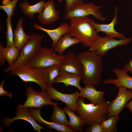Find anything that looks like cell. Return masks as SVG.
Wrapping results in <instances>:
<instances>
[{"label":"cell","instance_id":"6da1fadb","mask_svg":"<svg viewBox=\"0 0 132 132\" xmlns=\"http://www.w3.org/2000/svg\"><path fill=\"white\" fill-rule=\"evenodd\" d=\"M77 57L84 67L82 77L83 84L96 86L99 85L103 68L102 57L89 50L79 53Z\"/></svg>","mask_w":132,"mask_h":132},{"label":"cell","instance_id":"7a4b0ae2","mask_svg":"<svg viewBox=\"0 0 132 132\" xmlns=\"http://www.w3.org/2000/svg\"><path fill=\"white\" fill-rule=\"evenodd\" d=\"M87 16L71 19L68 32L70 35L78 40L83 46L90 47L99 36Z\"/></svg>","mask_w":132,"mask_h":132},{"label":"cell","instance_id":"3957f363","mask_svg":"<svg viewBox=\"0 0 132 132\" xmlns=\"http://www.w3.org/2000/svg\"><path fill=\"white\" fill-rule=\"evenodd\" d=\"M84 98H78L77 101L78 114L83 119L85 124L90 126L107 119V111L110 103L104 98L98 105L85 103Z\"/></svg>","mask_w":132,"mask_h":132},{"label":"cell","instance_id":"277c9868","mask_svg":"<svg viewBox=\"0 0 132 132\" xmlns=\"http://www.w3.org/2000/svg\"><path fill=\"white\" fill-rule=\"evenodd\" d=\"M29 35V39L20 50L18 58L12 65L3 70L4 73L10 72L11 75L18 67L28 64L41 47L44 35L34 34Z\"/></svg>","mask_w":132,"mask_h":132},{"label":"cell","instance_id":"5b68a950","mask_svg":"<svg viewBox=\"0 0 132 132\" xmlns=\"http://www.w3.org/2000/svg\"><path fill=\"white\" fill-rule=\"evenodd\" d=\"M65 59V55H57L52 47H41L27 65L38 68L59 66Z\"/></svg>","mask_w":132,"mask_h":132},{"label":"cell","instance_id":"8992f818","mask_svg":"<svg viewBox=\"0 0 132 132\" xmlns=\"http://www.w3.org/2000/svg\"><path fill=\"white\" fill-rule=\"evenodd\" d=\"M132 39L130 37L118 40L115 38L99 36L89 50L102 57L111 49L129 44Z\"/></svg>","mask_w":132,"mask_h":132},{"label":"cell","instance_id":"52a82bcc","mask_svg":"<svg viewBox=\"0 0 132 132\" xmlns=\"http://www.w3.org/2000/svg\"><path fill=\"white\" fill-rule=\"evenodd\" d=\"M11 75L18 76L24 82L35 83L41 87L42 90H45L48 87L44 78L39 69L28 65L18 67Z\"/></svg>","mask_w":132,"mask_h":132},{"label":"cell","instance_id":"ba28073f","mask_svg":"<svg viewBox=\"0 0 132 132\" xmlns=\"http://www.w3.org/2000/svg\"><path fill=\"white\" fill-rule=\"evenodd\" d=\"M25 95L26 100L23 105L19 104L17 105L16 109L22 107L40 108L45 105L53 106L58 104L57 103L52 102L48 98L45 90L36 91L31 86L27 87Z\"/></svg>","mask_w":132,"mask_h":132},{"label":"cell","instance_id":"9c48e42d","mask_svg":"<svg viewBox=\"0 0 132 132\" xmlns=\"http://www.w3.org/2000/svg\"><path fill=\"white\" fill-rule=\"evenodd\" d=\"M102 7L101 5H96L92 3H83L75 6L69 11L66 12L64 16L66 19L70 20L74 18L83 17L91 15L98 20L104 21L105 18L99 10Z\"/></svg>","mask_w":132,"mask_h":132},{"label":"cell","instance_id":"30bf717a","mask_svg":"<svg viewBox=\"0 0 132 132\" xmlns=\"http://www.w3.org/2000/svg\"><path fill=\"white\" fill-rule=\"evenodd\" d=\"M118 88L117 97L109 105L107 113L108 119L113 116L118 115L126 107L128 102L132 99V89H127L123 87Z\"/></svg>","mask_w":132,"mask_h":132},{"label":"cell","instance_id":"8fae6325","mask_svg":"<svg viewBox=\"0 0 132 132\" xmlns=\"http://www.w3.org/2000/svg\"><path fill=\"white\" fill-rule=\"evenodd\" d=\"M45 91L49 99L62 101L75 112H77V101L79 97L80 93L78 91H76L71 94H64L58 91L52 86L48 87Z\"/></svg>","mask_w":132,"mask_h":132},{"label":"cell","instance_id":"7c38bea8","mask_svg":"<svg viewBox=\"0 0 132 132\" xmlns=\"http://www.w3.org/2000/svg\"><path fill=\"white\" fill-rule=\"evenodd\" d=\"M15 113L16 116L13 118H11L8 117L3 118L1 122V124H4L6 127H8L14 121L18 120H23L30 123L33 127L34 131L41 132V130L43 129L49 132L37 123L32 116L28 108L22 107L16 109Z\"/></svg>","mask_w":132,"mask_h":132},{"label":"cell","instance_id":"4fadbf2b","mask_svg":"<svg viewBox=\"0 0 132 132\" xmlns=\"http://www.w3.org/2000/svg\"><path fill=\"white\" fill-rule=\"evenodd\" d=\"M118 10V7L114 8V17L112 21L109 24H98L95 22L93 20L91 19L90 22L97 33L99 32H103L106 34V36L110 38L116 37L120 39L126 38L124 34L117 32L114 28L115 26L117 23L118 20L117 16Z\"/></svg>","mask_w":132,"mask_h":132},{"label":"cell","instance_id":"5bb4252c","mask_svg":"<svg viewBox=\"0 0 132 132\" xmlns=\"http://www.w3.org/2000/svg\"><path fill=\"white\" fill-rule=\"evenodd\" d=\"M65 56V60L59 65L60 70L82 77L84 73V67L77 58V55L73 52H68Z\"/></svg>","mask_w":132,"mask_h":132},{"label":"cell","instance_id":"9a60e30c","mask_svg":"<svg viewBox=\"0 0 132 132\" xmlns=\"http://www.w3.org/2000/svg\"><path fill=\"white\" fill-rule=\"evenodd\" d=\"M38 14L39 22L43 25L51 24L59 19V12L55 7L53 0L45 2L43 10Z\"/></svg>","mask_w":132,"mask_h":132},{"label":"cell","instance_id":"2e32d148","mask_svg":"<svg viewBox=\"0 0 132 132\" xmlns=\"http://www.w3.org/2000/svg\"><path fill=\"white\" fill-rule=\"evenodd\" d=\"M113 71L117 78H110L103 80V84L111 83L118 88L123 87L129 89H132V77L129 76L123 68H113Z\"/></svg>","mask_w":132,"mask_h":132},{"label":"cell","instance_id":"e0dca14e","mask_svg":"<svg viewBox=\"0 0 132 132\" xmlns=\"http://www.w3.org/2000/svg\"><path fill=\"white\" fill-rule=\"evenodd\" d=\"M69 24L66 22L61 24L57 28L54 29H46L42 27L37 23L33 25L34 28L43 31L47 33L52 41V46L53 48L62 36L68 33Z\"/></svg>","mask_w":132,"mask_h":132},{"label":"cell","instance_id":"ac0fdd59","mask_svg":"<svg viewBox=\"0 0 132 132\" xmlns=\"http://www.w3.org/2000/svg\"><path fill=\"white\" fill-rule=\"evenodd\" d=\"M105 92V91L97 90L94 85H87L80 90L79 97L87 98L90 101L91 103L97 105L104 99Z\"/></svg>","mask_w":132,"mask_h":132},{"label":"cell","instance_id":"d6986e66","mask_svg":"<svg viewBox=\"0 0 132 132\" xmlns=\"http://www.w3.org/2000/svg\"><path fill=\"white\" fill-rule=\"evenodd\" d=\"M29 110L35 120L41 123L45 124L48 128L56 130L60 132H74L73 130L69 126L61 125L53 122H49L43 119L41 115V111L40 108L35 109L32 108H29Z\"/></svg>","mask_w":132,"mask_h":132},{"label":"cell","instance_id":"ffe728a7","mask_svg":"<svg viewBox=\"0 0 132 132\" xmlns=\"http://www.w3.org/2000/svg\"><path fill=\"white\" fill-rule=\"evenodd\" d=\"M81 76L60 70L59 76L54 80V83H63L65 87L69 85L74 86L80 90L82 88L80 84Z\"/></svg>","mask_w":132,"mask_h":132},{"label":"cell","instance_id":"44dd1931","mask_svg":"<svg viewBox=\"0 0 132 132\" xmlns=\"http://www.w3.org/2000/svg\"><path fill=\"white\" fill-rule=\"evenodd\" d=\"M23 20L21 18L19 20L16 28L13 31L14 41L15 46L20 50L30 38L29 35L24 31L23 26Z\"/></svg>","mask_w":132,"mask_h":132},{"label":"cell","instance_id":"7402d4cb","mask_svg":"<svg viewBox=\"0 0 132 132\" xmlns=\"http://www.w3.org/2000/svg\"><path fill=\"white\" fill-rule=\"evenodd\" d=\"M64 110L69 118L68 126L74 132H83V128L85 123L82 118L76 115L75 112L66 105Z\"/></svg>","mask_w":132,"mask_h":132},{"label":"cell","instance_id":"603a6c76","mask_svg":"<svg viewBox=\"0 0 132 132\" xmlns=\"http://www.w3.org/2000/svg\"><path fill=\"white\" fill-rule=\"evenodd\" d=\"M81 42L78 40L72 38L67 33L61 37L53 48L58 55H62L64 51L67 48Z\"/></svg>","mask_w":132,"mask_h":132},{"label":"cell","instance_id":"cb8c5ba5","mask_svg":"<svg viewBox=\"0 0 132 132\" xmlns=\"http://www.w3.org/2000/svg\"><path fill=\"white\" fill-rule=\"evenodd\" d=\"M45 4L44 1L41 0L35 4L31 5L26 1L20 3L19 6L26 17L29 16L32 18L35 14L38 13L43 10Z\"/></svg>","mask_w":132,"mask_h":132},{"label":"cell","instance_id":"d4e9b609","mask_svg":"<svg viewBox=\"0 0 132 132\" xmlns=\"http://www.w3.org/2000/svg\"><path fill=\"white\" fill-rule=\"evenodd\" d=\"M38 69L44 77L48 87L52 86L55 79L59 75V66L55 65Z\"/></svg>","mask_w":132,"mask_h":132},{"label":"cell","instance_id":"484cf974","mask_svg":"<svg viewBox=\"0 0 132 132\" xmlns=\"http://www.w3.org/2000/svg\"><path fill=\"white\" fill-rule=\"evenodd\" d=\"M53 106V112L50 117L52 121L61 125L68 126L69 121L67 119L64 110L60 108L58 104Z\"/></svg>","mask_w":132,"mask_h":132},{"label":"cell","instance_id":"4316f807","mask_svg":"<svg viewBox=\"0 0 132 132\" xmlns=\"http://www.w3.org/2000/svg\"><path fill=\"white\" fill-rule=\"evenodd\" d=\"M20 50L15 45L4 47L3 53L4 57L8 64L9 66L12 65L18 58Z\"/></svg>","mask_w":132,"mask_h":132},{"label":"cell","instance_id":"83f0119b","mask_svg":"<svg viewBox=\"0 0 132 132\" xmlns=\"http://www.w3.org/2000/svg\"><path fill=\"white\" fill-rule=\"evenodd\" d=\"M119 120L118 115L113 116L107 120L101 121L100 123L105 132H117L116 124Z\"/></svg>","mask_w":132,"mask_h":132},{"label":"cell","instance_id":"f1b7e54d","mask_svg":"<svg viewBox=\"0 0 132 132\" xmlns=\"http://www.w3.org/2000/svg\"><path fill=\"white\" fill-rule=\"evenodd\" d=\"M11 18L7 17L6 19V38L7 40L6 46L11 47L15 45L14 41V33L12 29Z\"/></svg>","mask_w":132,"mask_h":132},{"label":"cell","instance_id":"f546056e","mask_svg":"<svg viewBox=\"0 0 132 132\" xmlns=\"http://www.w3.org/2000/svg\"><path fill=\"white\" fill-rule=\"evenodd\" d=\"M19 0H12L7 4L0 5V9L5 12L7 17H11L14 15L16 6Z\"/></svg>","mask_w":132,"mask_h":132},{"label":"cell","instance_id":"4dcf8cb0","mask_svg":"<svg viewBox=\"0 0 132 132\" xmlns=\"http://www.w3.org/2000/svg\"><path fill=\"white\" fill-rule=\"evenodd\" d=\"M66 12L70 11L75 6L83 3L84 0H65Z\"/></svg>","mask_w":132,"mask_h":132},{"label":"cell","instance_id":"1f68e13d","mask_svg":"<svg viewBox=\"0 0 132 132\" xmlns=\"http://www.w3.org/2000/svg\"><path fill=\"white\" fill-rule=\"evenodd\" d=\"M85 131L86 132H105L102 128L100 122L94 123L87 128Z\"/></svg>","mask_w":132,"mask_h":132},{"label":"cell","instance_id":"d6a6232c","mask_svg":"<svg viewBox=\"0 0 132 132\" xmlns=\"http://www.w3.org/2000/svg\"><path fill=\"white\" fill-rule=\"evenodd\" d=\"M4 83V81L2 80L0 84V96L12 97V95L11 93L6 91L4 89L3 86Z\"/></svg>","mask_w":132,"mask_h":132},{"label":"cell","instance_id":"836d02e7","mask_svg":"<svg viewBox=\"0 0 132 132\" xmlns=\"http://www.w3.org/2000/svg\"><path fill=\"white\" fill-rule=\"evenodd\" d=\"M4 47L0 44V66H1L5 64L6 60L3 55V50Z\"/></svg>","mask_w":132,"mask_h":132},{"label":"cell","instance_id":"e575fe53","mask_svg":"<svg viewBox=\"0 0 132 132\" xmlns=\"http://www.w3.org/2000/svg\"><path fill=\"white\" fill-rule=\"evenodd\" d=\"M123 68L127 72L129 71L132 73V60L129 59V63L124 65Z\"/></svg>","mask_w":132,"mask_h":132},{"label":"cell","instance_id":"d590c367","mask_svg":"<svg viewBox=\"0 0 132 132\" xmlns=\"http://www.w3.org/2000/svg\"><path fill=\"white\" fill-rule=\"evenodd\" d=\"M126 107L129 109L132 114V99L131 101L128 104H127Z\"/></svg>","mask_w":132,"mask_h":132},{"label":"cell","instance_id":"8d00e7d4","mask_svg":"<svg viewBox=\"0 0 132 132\" xmlns=\"http://www.w3.org/2000/svg\"><path fill=\"white\" fill-rule=\"evenodd\" d=\"M11 1L10 0H2V3L3 5H4L10 3Z\"/></svg>","mask_w":132,"mask_h":132},{"label":"cell","instance_id":"74e56055","mask_svg":"<svg viewBox=\"0 0 132 132\" xmlns=\"http://www.w3.org/2000/svg\"><path fill=\"white\" fill-rule=\"evenodd\" d=\"M23 0L24 1H26V0Z\"/></svg>","mask_w":132,"mask_h":132}]
</instances>
